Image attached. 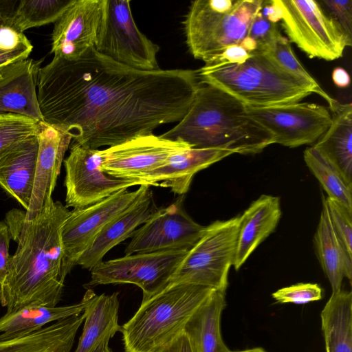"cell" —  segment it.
Masks as SVG:
<instances>
[{
	"mask_svg": "<svg viewBox=\"0 0 352 352\" xmlns=\"http://www.w3.org/2000/svg\"><path fill=\"white\" fill-rule=\"evenodd\" d=\"M280 33L276 23H273L264 18L260 11L252 20L248 32V36L255 41L257 45L256 51H261L266 47Z\"/></svg>",
	"mask_w": 352,
	"mask_h": 352,
	"instance_id": "cell-37",
	"label": "cell"
},
{
	"mask_svg": "<svg viewBox=\"0 0 352 352\" xmlns=\"http://www.w3.org/2000/svg\"><path fill=\"white\" fill-rule=\"evenodd\" d=\"M192 148L254 155L274 144L271 133L248 113L246 106L226 91L201 84L187 113L160 135Z\"/></svg>",
	"mask_w": 352,
	"mask_h": 352,
	"instance_id": "cell-3",
	"label": "cell"
},
{
	"mask_svg": "<svg viewBox=\"0 0 352 352\" xmlns=\"http://www.w3.org/2000/svg\"><path fill=\"white\" fill-rule=\"evenodd\" d=\"M201 84L197 70H138L91 47L76 59L54 56L41 67L37 97L43 122L98 149L179 122Z\"/></svg>",
	"mask_w": 352,
	"mask_h": 352,
	"instance_id": "cell-1",
	"label": "cell"
},
{
	"mask_svg": "<svg viewBox=\"0 0 352 352\" xmlns=\"http://www.w3.org/2000/svg\"><path fill=\"white\" fill-rule=\"evenodd\" d=\"M33 45L23 33L8 24L0 28V70L28 58Z\"/></svg>",
	"mask_w": 352,
	"mask_h": 352,
	"instance_id": "cell-34",
	"label": "cell"
},
{
	"mask_svg": "<svg viewBox=\"0 0 352 352\" xmlns=\"http://www.w3.org/2000/svg\"><path fill=\"white\" fill-rule=\"evenodd\" d=\"M240 219L241 215H238L206 226L201 236L188 250L168 285L193 284L226 293L229 270L236 254Z\"/></svg>",
	"mask_w": 352,
	"mask_h": 352,
	"instance_id": "cell-7",
	"label": "cell"
},
{
	"mask_svg": "<svg viewBox=\"0 0 352 352\" xmlns=\"http://www.w3.org/2000/svg\"><path fill=\"white\" fill-rule=\"evenodd\" d=\"M329 15L352 41V0H322Z\"/></svg>",
	"mask_w": 352,
	"mask_h": 352,
	"instance_id": "cell-38",
	"label": "cell"
},
{
	"mask_svg": "<svg viewBox=\"0 0 352 352\" xmlns=\"http://www.w3.org/2000/svg\"><path fill=\"white\" fill-rule=\"evenodd\" d=\"M258 52H263L281 69L302 82L329 104L333 100L299 62L292 50L291 42L280 32L266 47Z\"/></svg>",
	"mask_w": 352,
	"mask_h": 352,
	"instance_id": "cell-32",
	"label": "cell"
},
{
	"mask_svg": "<svg viewBox=\"0 0 352 352\" xmlns=\"http://www.w3.org/2000/svg\"><path fill=\"white\" fill-rule=\"evenodd\" d=\"M332 80L334 84L340 88L347 87L350 84V76L348 72L341 67H336L332 73Z\"/></svg>",
	"mask_w": 352,
	"mask_h": 352,
	"instance_id": "cell-43",
	"label": "cell"
},
{
	"mask_svg": "<svg viewBox=\"0 0 352 352\" xmlns=\"http://www.w3.org/2000/svg\"><path fill=\"white\" fill-rule=\"evenodd\" d=\"M264 0L191 1L183 22L191 55L204 63L226 47L239 45Z\"/></svg>",
	"mask_w": 352,
	"mask_h": 352,
	"instance_id": "cell-6",
	"label": "cell"
},
{
	"mask_svg": "<svg viewBox=\"0 0 352 352\" xmlns=\"http://www.w3.org/2000/svg\"><path fill=\"white\" fill-rule=\"evenodd\" d=\"M41 122L13 113L0 114V160L26 139L36 135Z\"/></svg>",
	"mask_w": 352,
	"mask_h": 352,
	"instance_id": "cell-33",
	"label": "cell"
},
{
	"mask_svg": "<svg viewBox=\"0 0 352 352\" xmlns=\"http://www.w3.org/2000/svg\"><path fill=\"white\" fill-rule=\"evenodd\" d=\"M228 352H267L265 349L261 347H255L252 349H248L241 351H230L229 350Z\"/></svg>",
	"mask_w": 352,
	"mask_h": 352,
	"instance_id": "cell-45",
	"label": "cell"
},
{
	"mask_svg": "<svg viewBox=\"0 0 352 352\" xmlns=\"http://www.w3.org/2000/svg\"><path fill=\"white\" fill-rule=\"evenodd\" d=\"M11 234L5 221H0V285L6 277L10 263L9 246Z\"/></svg>",
	"mask_w": 352,
	"mask_h": 352,
	"instance_id": "cell-40",
	"label": "cell"
},
{
	"mask_svg": "<svg viewBox=\"0 0 352 352\" xmlns=\"http://www.w3.org/2000/svg\"><path fill=\"white\" fill-rule=\"evenodd\" d=\"M107 0H74L54 23V56L74 60L95 48L104 30Z\"/></svg>",
	"mask_w": 352,
	"mask_h": 352,
	"instance_id": "cell-16",
	"label": "cell"
},
{
	"mask_svg": "<svg viewBox=\"0 0 352 352\" xmlns=\"http://www.w3.org/2000/svg\"><path fill=\"white\" fill-rule=\"evenodd\" d=\"M328 109L331 124L313 146L352 182V104L333 99Z\"/></svg>",
	"mask_w": 352,
	"mask_h": 352,
	"instance_id": "cell-24",
	"label": "cell"
},
{
	"mask_svg": "<svg viewBox=\"0 0 352 352\" xmlns=\"http://www.w3.org/2000/svg\"><path fill=\"white\" fill-rule=\"evenodd\" d=\"M232 154L226 150L191 147L173 155L165 164L148 173L140 182L142 185L169 188L175 194L184 195L197 172Z\"/></svg>",
	"mask_w": 352,
	"mask_h": 352,
	"instance_id": "cell-20",
	"label": "cell"
},
{
	"mask_svg": "<svg viewBox=\"0 0 352 352\" xmlns=\"http://www.w3.org/2000/svg\"><path fill=\"white\" fill-rule=\"evenodd\" d=\"M304 160L328 195L352 210V182L314 146L304 151Z\"/></svg>",
	"mask_w": 352,
	"mask_h": 352,
	"instance_id": "cell-30",
	"label": "cell"
},
{
	"mask_svg": "<svg viewBox=\"0 0 352 352\" xmlns=\"http://www.w3.org/2000/svg\"><path fill=\"white\" fill-rule=\"evenodd\" d=\"M184 195L161 207L133 233L124 255L166 250H190L205 227L195 222L184 206Z\"/></svg>",
	"mask_w": 352,
	"mask_h": 352,
	"instance_id": "cell-13",
	"label": "cell"
},
{
	"mask_svg": "<svg viewBox=\"0 0 352 352\" xmlns=\"http://www.w3.org/2000/svg\"><path fill=\"white\" fill-rule=\"evenodd\" d=\"M130 1L107 0L103 32L96 50L115 62L141 71L160 69V47L136 25Z\"/></svg>",
	"mask_w": 352,
	"mask_h": 352,
	"instance_id": "cell-10",
	"label": "cell"
},
{
	"mask_svg": "<svg viewBox=\"0 0 352 352\" xmlns=\"http://www.w3.org/2000/svg\"><path fill=\"white\" fill-rule=\"evenodd\" d=\"M38 150L36 135L21 142L0 160V186L25 211L32 197Z\"/></svg>",
	"mask_w": 352,
	"mask_h": 352,
	"instance_id": "cell-23",
	"label": "cell"
},
{
	"mask_svg": "<svg viewBox=\"0 0 352 352\" xmlns=\"http://www.w3.org/2000/svg\"><path fill=\"white\" fill-rule=\"evenodd\" d=\"M111 338H112L111 336L109 334L104 336L97 346L91 352H113L109 345Z\"/></svg>",
	"mask_w": 352,
	"mask_h": 352,
	"instance_id": "cell-44",
	"label": "cell"
},
{
	"mask_svg": "<svg viewBox=\"0 0 352 352\" xmlns=\"http://www.w3.org/2000/svg\"><path fill=\"white\" fill-rule=\"evenodd\" d=\"M251 55V53L240 45H232L211 58L205 63V65L242 64L249 59Z\"/></svg>",
	"mask_w": 352,
	"mask_h": 352,
	"instance_id": "cell-39",
	"label": "cell"
},
{
	"mask_svg": "<svg viewBox=\"0 0 352 352\" xmlns=\"http://www.w3.org/2000/svg\"><path fill=\"white\" fill-rule=\"evenodd\" d=\"M65 168V203L67 208H82L99 202L113 193L133 186L139 181L113 177L102 169L100 150L72 142Z\"/></svg>",
	"mask_w": 352,
	"mask_h": 352,
	"instance_id": "cell-12",
	"label": "cell"
},
{
	"mask_svg": "<svg viewBox=\"0 0 352 352\" xmlns=\"http://www.w3.org/2000/svg\"><path fill=\"white\" fill-rule=\"evenodd\" d=\"M214 289L193 284L168 285L142 303L121 326L125 352H160L181 333Z\"/></svg>",
	"mask_w": 352,
	"mask_h": 352,
	"instance_id": "cell-4",
	"label": "cell"
},
{
	"mask_svg": "<svg viewBox=\"0 0 352 352\" xmlns=\"http://www.w3.org/2000/svg\"><path fill=\"white\" fill-rule=\"evenodd\" d=\"M84 295L79 303L62 307L32 304L6 312L0 318V333L36 330L53 322L82 314L87 305Z\"/></svg>",
	"mask_w": 352,
	"mask_h": 352,
	"instance_id": "cell-29",
	"label": "cell"
},
{
	"mask_svg": "<svg viewBox=\"0 0 352 352\" xmlns=\"http://www.w3.org/2000/svg\"><path fill=\"white\" fill-rule=\"evenodd\" d=\"M317 257L332 289V294L341 290L343 278L350 283L352 277V256L337 235L322 197V209L314 234Z\"/></svg>",
	"mask_w": 352,
	"mask_h": 352,
	"instance_id": "cell-25",
	"label": "cell"
},
{
	"mask_svg": "<svg viewBox=\"0 0 352 352\" xmlns=\"http://www.w3.org/2000/svg\"><path fill=\"white\" fill-rule=\"evenodd\" d=\"M327 352H352V294H332L320 314Z\"/></svg>",
	"mask_w": 352,
	"mask_h": 352,
	"instance_id": "cell-28",
	"label": "cell"
},
{
	"mask_svg": "<svg viewBox=\"0 0 352 352\" xmlns=\"http://www.w3.org/2000/svg\"><path fill=\"white\" fill-rule=\"evenodd\" d=\"M153 192L148 186L144 192L121 214L110 222L78 259L76 265L91 270L102 261L113 248L144 223L157 210Z\"/></svg>",
	"mask_w": 352,
	"mask_h": 352,
	"instance_id": "cell-19",
	"label": "cell"
},
{
	"mask_svg": "<svg viewBox=\"0 0 352 352\" xmlns=\"http://www.w3.org/2000/svg\"><path fill=\"white\" fill-rule=\"evenodd\" d=\"M288 40L309 58L327 61L342 56L352 41L315 0H276Z\"/></svg>",
	"mask_w": 352,
	"mask_h": 352,
	"instance_id": "cell-8",
	"label": "cell"
},
{
	"mask_svg": "<svg viewBox=\"0 0 352 352\" xmlns=\"http://www.w3.org/2000/svg\"><path fill=\"white\" fill-rule=\"evenodd\" d=\"M324 199L334 230L352 256V210L328 197Z\"/></svg>",
	"mask_w": 352,
	"mask_h": 352,
	"instance_id": "cell-35",
	"label": "cell"
},
{
	"mask_svg": "<svg viewBox=\"0 0 352 352\" xmlns=\"http://www.w3.org/2000/svg\"><path fill=\"white\" fill-rule=\"evenodd\" d=\"M118 292L96 295L91 288L85 294L87 305L83 311L85 323L74 352H91L107 335L120 331Z\"/></svg>",
	"mask_w": 352,
	"mask_h": 352,
	"instance_id": "cell-26",
	"label": "cell"
},
{
	"mask_svg": "<svg viewBox=\"0 0 352 352\" xmlns=\"http://www.w3.org/2000/svg\"><path fill=\"white\" fill-rule=\"evenodd\" d=\"M83 312L36 330L0 333V352H71Z\"/></svg>",
	"mask_w": 352,
	"mask_h": 352,
	"instance_id": "cell-21",
	"label": "cell"
},
{
	"mask_svg": "<svg viewBox=\"0 0 352 352\" xmlns=\"http://www.w3.org/2000/svg\"><path fill=\"white\" fill-rule=\"evenodd\" d=\"M41 63L28 58L0 70V114H18L43 122L36 91Z\"/></svg>",
	"mask_w": 352,
	"mask_h": 352,
	"instance_id": "cell-18",
	"label": "cell"
},
{
	"mask_svg": "<svg viewBox=\"0 0 352 352\" xmlns=\"http://www.w3.org/2000/svg\"><path fill=\"white\" fill-rule=\"evenodd\" d=\"M191 147L182 140H168L153 133L139 135L100 150L102 169L113 177L140 182L148 173L165 164L173 155Z\"/></svg>",
	"mask_w": 352,
	"mask_h": 352,
	"instance_id": "cell-15",
	"label": "cell"
},
{
	"mask_svg": "<svg viewBox=\"0 0 352 352\" xmlns=\"http://www.w3.org/2000/svg\"><path fill=\"white\" fill-rule=\"evenodd\" d=\"M281 217L278 197L262 195L241 214L233 266L238 270L276 229Z\"/></svg>",
	"mask_w": 352,
	"mask_h": 352,
	"instance_id": "cell-22",
	"label": "cell"
},
{
	"mask_svg": "<svg viewBox=\"0 0 352 352\" xmlns=\"http://www.w3.org/2000/svg\"><path fill=\"white\" fill-rule=\"evenodd\" d=\"M188 250L135 253L101 261L91 271L88 287L108 284H133L142 291L144 301L168 285Z\"/></svg>",
	"mask_w": 352,
	"mask_h": 352,
	"instance_id": "cell-9",
	"label": "cell"
},
{
	"mask_svg": "<svg viewBox=\"0 0 352 352\" xmlns=\"http://www.w3.org/2000/svg\"><path fill=\"white\" fill-rule=\"evenodd\" d=\"M37 137L38 155L32 197L25 211L26 221L35 219L54 201L52 195L65 154L72 141L67 131L44 122H41Z\"/></svg>",
	"mask_w": 352,
	"mask_h": 352,
	"instance_id": "cell-17",
	"label": "cell"
},
{
	"mask_svg": "<svg viewBox=\"0 0 352 352\" xmlns=\"http://www.w3.org/2000/svg\"><path fill=\"white\" fill-rule=\"evenodd\" d=\"M69 212L58 201L31 221L25 220V211L7 212L5 222L17 243L8 274L0 285V305L7 312L32 304L54 307L60 300L65 278L72 271L61 238Z\"/></svg>",
	"mask_w": 352,
	"mask_h": 352,
	"instance_id": "cell-2",
	"label": "cell"
},
{
	"mask_svg": "<svg viewBox=\"0 0 352 352\" xmlns=\"http://www.w3.org/2000/svg\"><path fill=\"white\" fill-rule=\"evenodd\" d=\"M6 24H8V19L0 13V28Z\"/></svg>",
	"mask_w": 352,
	"mask_h": 352,
	"instance_id": "cell-46",
	"label": "cell"
},
{
	"mask_svg": "<svg viewBox=\"0 0 352 352\" xmlns=\"http://www.w3.org/2000/svg\"><path fill=\"white\" fill-rule=\"evenodd\" d=\"M260 12L264 18L273 23L281 21L282 11L276 0L264 1Z\"/></svg>",
	"mask_w": 352,
	"mask_h": 352,
	"instance_id": "cell-42",
	"label": "cell"
},
{
	"mask_svg": "<svg viewBox=\"0 0 352 352\" xmlns=\"http://www.w3.org/2000/svg\"><path fill=\"white\" fill-rule=\"evenodd\" d=\"M160 352H196V351L190 338L184 331Z\"/></svg>",
	"mask_w": 352,
	"mask_h": 352,
	"instance_id": "cell-41",
	"label": "cell"
},
{
	"mask_svg": "<svg viewBox=\"0 0 352 352\" xmlns=\"http://www.w3.org/2000/svg\"><path fill=\"white\" fill-rule=\"evenodd\" d=\"M147 186L141 185L134 191L121 190L93 205L70 211L63 225L61 238L71 270L98 234L124 212Z\"/></svg>",
	"mask_w": 352,
	"mask_h": 352,
	"instance_id": "cell-14",
	"label": "cell"
},
{
	"mask_svg": "<svg viewBox=\"0 0 352 352\" xmlns=\"http://www.w3.org/2000/svg\"><path fill=\"white\" fill-rule=\"evenodd\" d=\"M226 293L214 290L187 322L184 332L196 352H228L221 333V316L226 306Z\"/></svg>",
	"mask_w": 352,
	"mask_h": 352,
	"instance_id": "cell-27",
	"label": "cell"
},
{
	"mask_svg": "<svg viewBox=\"0 0 352 352\" xmlns=\"http://www.w3.org/2000/svg\"><path fill=\"white\" fill-rule=\"evenodd\" d=\"M248 115L267 130L274 144L295 148L316 143L331 122L328 108L311 102L246 106Z\"/></svg>",
	"mask_w": 352,
	"mask_h": 352,
	"instance_id": "cell-11",
	"label": "cell"
},
{
	"mask_svg": "<svg viewBox=\"0 0 352 352\" xmlns=\"http://www.w3.org/2000/svg\"><path fill=\"white\" fill-rule=\"evenodd\" d=\"M251 54L242 64L204 65L197 70L201 82L216 87L249 107L299 102L314 93L263 52Z\"/></svg>",
	"mask_w": 352,
	"mask_h": 352,
	"instance_id": "cell-5",
	"label": "cell"
},
{
	"mask_svg": "<svg viewBox=\"0 0 352 352\" xmlns=\"http://www.w3.org/2000/svg\"><path fill=\"white\" fill-rule=\"evenodd\" d=\"M74 0H22L8 24L23 33L28 29L55 23Z\"/></svg>",
	"mask_w": 352,
	"mask_h": 352,
	"instance_id": "cell-31",
	"label": "cell"
},
{
	"mask_svg": "<svg viewBox=\"0 0 352 352\" xmlns=\"http://www.w3.org/2000/svg\"><path fill=\"white\" fill-rule=\"evenodd\" d=\"M280 303L305 304L322 298V289L316 283H297L283 287L272 294Z\"/></svg>",
	"mask_w": 352,
	"mask_h": 352,
	"instance_id": "cell-36",
	"label": "cell"
}]
</instances>
